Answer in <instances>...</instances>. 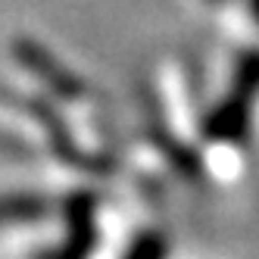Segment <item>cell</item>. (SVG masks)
Wrapping results in <instances>:
<instances>
[{
	"label": "cell",
	"instance_id": "1",
	"mask_svg": "<svg viewBox=\"0 0 259 259\" xmlns=\"http://www.w3.org/2000/svg\"><path fill=\"white\" fill-rule=\"evenodd\" d=\"M13 57L19 60L22 69H28V75L38 81L47 94L60 97V100H69V103H78V100L91 97V84L81 75H75L60 57H53L41 41L16 38L13 41Z\"/></svg>",
	"mask_w": 259,
	"mask_h": 259
},
{
	"label": "cell",
	"instance_id": "5",
	"mask_svg": "<svg viewBox=\"0 0 259 259\" xmlns=\"http://www.w3.org/2000/svg\"><path fill=\"white\" fill-rule=\"evenodd\" d=\"M53 212V203L41 194H4L0 197V228L34 225Z\"/></svg>",
	"mask_w": 259,
	"mask_h": 259
},
{
	"label": "cell",
	"instance_id": "8",
	"mask_svg": "<svg viewBox=\"0 0 259 259\" xmlns=\"http://www.w3.org/2000/svg\"><path fill=\"white\" fill-rule=\"evenodd\" d=\"M247 4H250V13H253V19L259 25V0H247Z\"/></svg>",
	"mask_w": 259,
	"mask_h": 259
},
{
	"label": "cell",
	"instance_id": "3",
	"mask_svg": "<svg viewBox=\"0 0 259 259\" xmlns=\"http://www.w3.org/2000/svg\"><path fill=\"white\" fill-rule=\"evenodd\" d=\"M253 116V100L228 91L200 122V132L212 144H244L250 138V119Z\"/></svg>",
	"mask_w": 259,
	"mask_h": 259
},
{
	"label": "cell",
	"instance_id": "7",
	"mask_svg": "<svg viewBox=\"0 0 259 259\" xmlns=\"http://www.w3.org/2000/svg\"><path fill=\"white\" fill-rule=\"evenodd\" d=\"M165 256H169V237L156 228L135 234L128 250L122 253V259H165Z\"/></svg>",
	"mask_w": 259,
	"mask_h": 259
},
{
	"label": "cell",
	"instance_id": "2",
	"mask_svg": "<svg viewBox=\"0 0 259 259\" xmlns=\"http://www.w3.org/2000/svg\"><path fill=\"white\" fill-rule=\"evenodd\" d=\"M66 215V237L57 250L38 259H88L97 247V200L91 194H72L63 206Z\"/></svg>",
	"mask_w": 259,
	"mask_h": 259
},
{
	"label": "cell",
	"instance_id": "4",
	"mask_svg": "<svg viewBox=\"0 0 259 259\" xmlns=\"http://www.w3.org/2000/svg\"><path fill=\"white\" fill-rule=\"evenodd\" d=\"M150 138L156 144V150L165 156V162H169L181 178H188V181L203 178V162H200V153L194 147H188L181 138H175L172 132H165V128H150Z\"/></svg>",
	"mask_w": 259,
	"mask_h": 259
},
{
	"label": "cell",
	"instance_id": "6",
	"mask_svg": "<svg viewBox=\"0 0 259 259\" xmlns=\"http://www.w3.org/2000/svg\"><path fill=\"white\" fill-rule=\"evenodd\" d=\"M231 91L256 103L259 97V50H244L231 72Z\"/></svg>",
	"mask_w": 259,
	"mask_h": 259
}]
</instances>
